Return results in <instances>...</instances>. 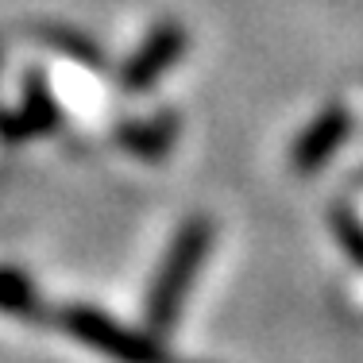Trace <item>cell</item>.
Instances as JSON below:
<instances>
[{
    "label": "cell",
    "mask_w": 363,
    "mask_h": 363,
    "mask_svg": "<svg viewBox=\"0 0 363 363\" xmlns=\"http://www.w3.org/2000/svg\"><path fill=\"white\" fill-rule=\"evenodd\" d=\"M213 244V224L209 220H189L186 228L178 232L174 247H170L167 263H162L159 279L151 286V298H147V321H151L155 333H167L170 325L178 321V309L189 294V282H194L197 267H201L205 252Z\"/></svg>",
    "instance_id": "6da1fadb"
},
{
    "label": "cell",
    "mask_w": 363,
    "mask_h": 363,
    "mask_svg": "<svg viewBox=\"0 0 363 363\" xmlns=\"http://www.w3.org/2000/svg\"><path fill=\"white\" fill-rule=\"evenodd\" d=\"M47 321L62 325L70 336H77L82 344H89L93 352H101V356L116 363H182L174 356H167L151 336L132 333V328L116 325L112 317L97 313V309L70 306V309H58V313H47Z\"/></svg>",
    "instance_id": "7a4b0ae2"
},
{
    "label": "cell",
    "mask_w": 363,
    "mask_h": 363,
    "mask_svg": "<svg viewBox=\"0 0 363 363\" xmlns=\"http://www.w3.org/2000/svg\"><path fill=\"white\" fill-rule=\"evenodd\" d=\"M182 31L178 28H162V31H155L151 39L143 43V50L128 62V70H124V82H128V89H147V85L155 82L162 70H167L170 62L182 55Z\"/></svg>",
    "instance_id": "3957f363"
},
{
    "label": "cell",
    "mask_w": 363,
    "mask_h": 363,
    "mask_svg": "<svg viewBox=\"0 0 363 363\" xmlns=\"http://www.w3.org/2000/svg\"><path fill=\"white\" fill-rule=\"evenodd\" d=\"M0 313L20 317V321H47V309L39 306L31 279L16 267H0Z\"/></svg>",
    "instance_id": "277c9868"
},
{
    "label": "cell",
    "mask_w": 363,
    "mask_h": 363,
    "mask_svg": "<svg viewBox=\"0 0 363 363\" xmlns=\"http://www.w3.org/2000/svg\"><path fill=\"white\" fill-rule=\"evenodd\" d=\"M58 120V112L55 105H50V97L43 93V85L39 82H31V93H28V108H23V116H20V124H28L31 132H43V128H50Z\"/></svg>",
    "instance_id": "5b68a950"
}]
</instances>
